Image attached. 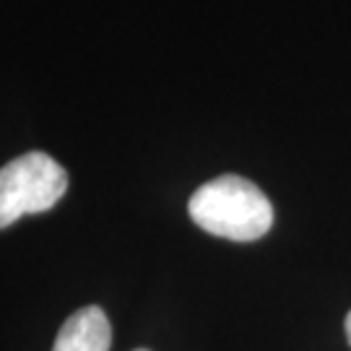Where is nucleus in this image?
<instances>
[{"label": "nucleus", "mask_w": 351, "mask_h": 351, "mask_svg": "<svg viewBox=\"0 0 351 351\" xmlns=\"http://www.w3.org/2000/svg\"><path fill=\"white\" fill-rule=\"evenodd\" d=\"M343 328H346V336H349V343H351V313L346 315V323H343Z\"/></svg>", "instance_id": "20e7f679"}, {"label": "nucleus", "mask_w": 351, "mask_h": 351, "mask_svg": "<svg viewBox=\"0 0 351 351\" xmlns=\"http://www.w3.org/2000/svg\"><path fill=\"white\" fill-rule=\"evenodd\" d=\"M68 190V172L45 151H29L0 167V229L24 213L50 211Z\"/></svg>", "instance_id": "f03ea898"}, {"label": "nucleus", "mask_w": 351, "mask_h": 351, "mask_svg": "<svg viewBox=\"0 0 351 351\" xmlns=\"http://www.w3.org/2000/svg\"><path fill=\"white\" fill-rule=\"evenodd\" d=\"M190 219L213 237L252 242L274 226V206L255 182L239 175H221L193 193Z\"/></svg>", "instance_id": "f257e3e1"}, {"label": "nucleus", "mask_w": 351, "mask_h": 351, "mask_svg": "<svg viewBox=\"0 0 351 351\" xmlns=\"http://www.w3.org/2000/svg\"><path fill=\"white\" fill-rule=\"evenodd\" d=\"M136 351H149V349H136Z\"/></svg>", "instance_id": "39448f33"}, {"label": "nucleus", "mask_w": 351, "mask_h": 351, "mask_svg": "<svg viewBox=\"0 0 351 351\" xmlns=\"http://www.w3.org/2000/svg\"><path fill=\"white\" fill-rule=\"evenodd\" d=\"M112 328L101 307L88 304L63 323L52 351H110Z\"/></svg>", "instance_id": "7ed1b4c3"}]
</instances>
